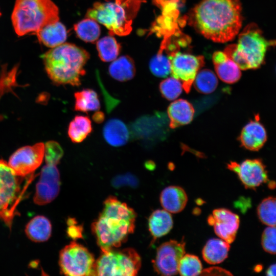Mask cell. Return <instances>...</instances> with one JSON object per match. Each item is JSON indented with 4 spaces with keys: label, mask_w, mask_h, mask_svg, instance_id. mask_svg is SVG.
Instances as JSON below:
<instances>
[{
    "label": "cell",
    "mask_w": 276,
    "mask_h": 276,
    "mask_svg": "<svg viewBox=\"0 0 276 276\" xmlns=\"http://www.w3.org/2000/svg\"><path fill=\"white\" fill-rule=\"evenodd\" d=\"M1 13L0 12V16H1Z\"/></svg>",
    "instance_id": "60d3db41"
},
{
    "label": "cell",
    "mask_w": 276,
    "mask_h": 276,
    "mask_svg": "<svg viewBox=\"0 0 276 276\" xmlns=\"http://www.w3.org/2000/svg\"><path fill=\"white\" fill-rule=\"evenodd\" d=\"M227 168L237 174L246 189H255L267 182L270 183V188L275 186L274 182H268L266 167L260 159H247L240 164L231 162L227 164Z\"/></svg>",
    "instance_id": "4fadbf2b"
},
{
    "label": "cell",
    "mask_w": 276,
    "mask_h": 276,
    "mask_svg": "<svg viewBox=\"0 0 276 276\" xmlns=\"http://www.w3.org/2000/svg\"><path fill=\"white\" fill-rule=\"evenodd\" d=\"M151 73L158 77H166L171 73V63L168 56L165 55L162 51L153 57L149 62Z\"/></svg>",
    "instance_id": "d6a6232c"
},
{
    "label": "cell",
    "mask_w": 276,
    "mask_h": 276,
    "mask_svg": "<svg viewBox=\"0 0 276 276\" xmlns=\"http://www.w3.org/2000/svg\"><path fill=\"white\" fill-rule=\"evenodd\" d=\"M168 57L172 77L181 82L183 88L188 93L197 74L204 64L203 57L180 52H171Z\"/></svg>",
    "instance_id": "30bf717a"
},
{
    "label": "cell",
    "mask_w": 276,
    "mask_h": 276,
    "mask_svg": "<svg viewBox=\"0 0 276 276\" xmlns=\"http://www.w3.org/2000/svg\"><path fill=\"white\" fill-rule=\"evenodd\" d=\"M120 48L116 39L110 36L103 37L97 43L99 56L104 62L115 60L120 53Z\"/></svg>",
    "instance_id": "f1b7e54d"
},
{
    "label": "cell",
    "mask_w": 276,
    "mask_h": 276,
    "mask_svg": "<svg viewBox=\"0 0 276 276\" xmlns=\"http://www.w3.org/2000/svg\"><path fill=\"white\" fill-rule=\"evenodd\" d=\"M52 225L50 220L43 216L38 215L32 218L26 225L25 233L32 241L44 242L51 236Z\"/></svg>",
    "instance_id": "cb8c5ba5"
},
{
    "label": "cell",
    "mask_w": 276,
    "mask_h": 276,
    "mask_svg": "<svg viewBox=\"0 0 276 276\" xmlns=\"http://www.w3.org/2000/svg\"><path fill=\"white\" fill-rule=\"evenodd\" d=\"M276 45V40H267L255 23L247 25L239 34L237 44L226 47L224 52L242 70L256 69L263 63L270 46Z\"/></svg>",
    "instance_id": "277c9868"
},
{
    "label": "cell",
    "mask_w": 276,
    "mask_h": 276,
    "mask_svg": "<svg viewBox=\"0 0 276 276\" xmlns=\"http://www.w3.org/2000/svg\"><path fill=\"white\" fill-rule=\"evenodd\" d=\"M214 226L215 234L229 244L235 240L239 226V216L231 211L219 208L214 210L208 219Z\"/></svg>",
    "instance_id": "9a60e30c"
},
{
    "label": "cell",
    "mask_w": 276,
    "mask_h": 276,
    "mask_svg": "<svg viewBox=\"0 0 276 276\" xmlns=\"http://www.w3.org/2000/svg\"><path fill=\"white\" fill-rule=\"evenodd\" d=\"M257 214L263 224L276 226V197H269L263 199L258 206Z\"/></svg>",
    "instance_id": "4dcf8cb0"
},
{
    "label": "cell",
    "mask_w": 276,
    "mask_h": 276,
    "mask_svg": "<svg viewBox=\"0 0 276 276\" xmlns=\"http://www.w3.org/2000/svg\"><path fill=\"white\" fill-rule=\"evenodd\" d=\"M212 59L216 73L222 81L233 84L240 79L241 69L224 52H215Z\"/></svg>",
    "instance_id": "e0dca14e"
},
{
    "label": "cell",
    "mask_w": 276,
    "mask_h": 276,
    "mask_svg": "<svg viewBox=\"0 0 276 276\" xmlns=\"http://www.w3.org/2000/svg\"><path fill=\"white\" fill-rule=\"evenodd\" d=\"M266 274L269 276H276V264H273L268 267Z\"/></svg>",
    "instance_id": "ab89813d"
},
{
    "label": "cell",
    "mask_w": 276,
    "mask_h": 276,
    "mask_svg": "<svg viewBox=\"0 0 276 276\" xmlns=\"http://www.w3.org/2000/svg\"><path fill=\"white\" fill-rule=\"evenodd\" d=\"M229 244L221 239L213 238L207 241L202 250L204 260L210 264H217L228 256Z\"/></svg>",
    "instance_id": "7402d4cb"
},
{
    "label": "cell",
    "mask_w": 276,
    "mask_h": 276,
    "mask_svg": "<svg viewBox=\"0 0 276 276\" xmlns=\"http://www.w3.org/2000/svg\"><path fill=\"white\" fill-rule=\"evenodd\" d=\"M202 270L201 262L198 257L192 254H185L178 265V273L181 275H200Z\"/></svg>",
    "instance_id": "1f68e13d"
},
{
    "label": "cell",
    "mask_w": 276,
    "mask_h": 276,
    "mask_svg": "<svg viewBox=\"0 0 276 276\" xmlns=\"http://www.w3.org/2000/svg\"><path fill=\"white\" fill-rule=\"evenodd\" d=\"M261 243L265 251L276 254V226H268L264 230Z\"/></svg>",
    "instance_id": "d590c367"
},
{
    "label": "cell",
    "mask_w": 276,
    "mask_h": 276,
    "mask_svg": "<svg viewBox=\"0 0 276 276\" xmlns=\"http://www.w3.org/2000/svg\"><path fill=\"white\" fill-rule=\"evenodd\" d=\"M74 109L77 111L88 112L99 110L101 107L96 91L90 88L83 89L74 94Z\"/></svg>",
    "instance_id": "4316f807"
},
{
    "label": "cell",
    "mask_w": 276,
    "mask_h": 276,
    "mask_svg": "<svg viewBox=\"0 0 276 276\" xmlns=\"http://www.w3.org/2000/svg\"><path fill=\"white\" fill-rule=\"evenodd\" d=\"M162 95L168 100H174L181 94L182 85L177 79L171 77L162 81L159 84Z\"/></svg>",
    "instance_id": "836d02e7"
},
{
    "label": "cell",
    "mask_w": 276,
    "mask_h": 276,
    "mask_svg": "<svg viewBox=\"0 0 276 276\" xmlns=\"http://www.w3.org/2000/svg\"><path fill=\"white\" fill-rule=\"evenodd\" d=\"M74 29L78 36L87 42H94L100 34V28L97 21L88 17L75 24Z\"/></svg>",
    "instance_id": "83f0119b"
},
{
    "label": "cell",
    "mask_w": 276,
    "mask_h": 276,
    "mask_svg": "<svg viewBox=\"0 0 276 276\" xmlns=\"http://www.w3.org/2000/svg\"><path fill=\"white\" fill-rule=\"evenodd\" d=\"M44 157V144L38 143L16 150L10 156L8 164L15 174L21 177L32 174L41 164Z\"/></svg>",
    "instance_id": "7c38bea8"
},
{
    "label": "cell",
    "mask_w": 276,
    "mask_h": 276,
    "mask_svg": "<svg viewBox=\"0 0 276 276\" xmlns=\"http://www.w3.org/2000/svg\"><path fill=\"white\" fill-rule=\"evenodd\" d=\"M68 235L72 238H79L82 235L80 227L74 225V224L70 225L68 229Z\"/></svg>",
    "instance_id": "74e56055"
},
{
    "label": "cell",
    "mask_w": 276,
    "mask_h": 276,
    "mask_svg": "<svg viewBox=\"0 0 276 276\" xmlns=\"http://www.w3.org/2000/svg\"><path fill=\"white\" fill-rule=\"evenodd\" d=\"M95 262L86 247L74 241L65 246L59 255L61 272L66 275H94Z\"/></svg>",
    "instance_id": "9c48e42d"
},
{
    "label": "cell",
    "mask_w": 276,
    "mask_h": 276,
    "mask_svg": "<svg viewBox=\"0 0 276 276\" xmlns=\"http://www.w3.org/2000/svg\"><path fill=\"white\" fill-rule=\"evenodd\" d=\"M159 200L164 210L170 213H177L185 208L188 201V196L181 187L170 186L162 191Z\"/></svg>",
    "instance_id": "d6986e66"
},
{
    "label": "cell",
    "mask_w": 276,
    "mask_h": 276,
    "mask_svg": "<svg viewBox=\"0 0 276 276\" xmlns=\"http://www.w3.org/2000/svg\"><path fill=\"white\" fill-rule=\"evenodd\" d=\"M140 3V0L97 2L87 11L86 16L105 26L110 33L125 36L131 31L132 20Z\"/></svg>",
    "instance_id": "8992f818"
},
{
    "label": "cell",
    "mask_w": 276,
    "mask_h": 276,
    "mask_svg": "<svg viewBox=\"0 0 276 276\" xmlns=\"http://www.w3.org/2000/svg\"><path fill=\"white\" fill-rule=\"evenodd\" d=\"M190 22L205 38L217 42L233 39L242 23L240 0H202L190 15Z\"/></svg>",
    "instance_id": "6da1fadb"
},
{
    "label": "cell",
    "mask_w": 276,
    "mask_h": 276,
    "mask_svg": "<svg viewBox=\"0 0 276 276\" xmlns=\"http://www.w3.org/2000/svg\"><path fill=\"white\" fill-rule=\"evenodd\" d=\"M21 177L15 174L8 163L0 159V219L9 227L16 215Z\"/></svg>",
    "instance_id": "ba28073f"
},
{
    "label": "cell",
    "mask_w": 276,
    "mask_h": 276,
    "mask_svg": "<svg viewBox=\"0 0 276 276\" xmlns=\"http://www.w3.org/2000/svg\"><path fill=\"white\" fill-rule=\"evenodd\" d=\"M183 240H170L162 243L157 249L152 261L155 271L163 275H174L178 273L179 262L185 254Z\"/></svg>",
    "instance_id": "8fae6325"
},
{
    "label": "cell",
    "mask_w": 276,
    "mask_h": 276,
    "mask_svg": "<svg viewBox=\"0 0 276 276\" xmlns=\"http://www.w3.org/2000/svg\"><path fill=\"white\" fill-rule=\"evenodd\" d=\"M200 275H229L232 274L228 270L219 267H211L202 269Z\"/></svg>",
    "instance_id": "8d00e7d4"
},
{
    "label": "cell",
    "mask_w": 276,
    "mask_h": 276,
    "mask_svg": "<svg viewBox=\"0 0 276 276\" xmlns=\"http://www.w3.org/2000/svg\"><path fill=\"white\" fill-rule=\"evenodd\" d=\"M63 155V150L58 142L50 141L44 145V158L46 164L57 165Z\"/></svg>",
    "instance_id": "e575fe53"
},
{
    "label": "cell",
    "mask_w": 276,
    "mask_h": 276,
    "mask_svg": "<svg viewBox=\"0 0 276 276\" xmlns=\"http://www.w3.org/2000/svg\"><path fill=\"white\" fill-rule=\"evenodd\" d=\"M135 72L134 61L128 56H123L116 59L108 68L110 76L120 82L132 79L135 76Z\"/></svg>",
    "instance_id": "d4e9b609"
},
{
    "label": "cell",
    "mask_w": 276,
    "mask_h": 276,
    "mask_svg": "<svg viewBox=\"0 0 276 276\" xmlns=\"http://www.w3.org/2000/svg\"><path fill=\"white\" fill-rule=\"evenodd\" d=\"M193 83L198 92L208 94L216 89L218 81L216 76L212 71L203 69L198 72Z\"/></svg>",
    "instance_id": "f546056e"
},
{
    "label": "cell",
    "mask_w": 276,
    "mask_h": 276,
    "mask_svg": "<svg viewBox=\"0 0 276 276\" xmlns=\"http://www.w3.org/2000/svg\"><path fill=\"white\" fill-rule=\"evenodd\" d=\"M46 72L57 85L79 86L85 74L89 53L74 44L63 43L41 55Z\"/></svg>",
    "instance_id": "3957f363"
},
{
    "label": "cell",
    "mask_w": 276,
    "mask_h": 276,
    "mask_svg": "<svg viewBox=\"0 0 276 276\" xmlns=\"http://www.w3.org/2000/svg\"><path fill=\"white\" fill-rule=\"evenodd\" d=\"M267 139L266 129L257 117L251 120L242 128L238 140L241 145L250 151H258Z\"/></svg>",
    "instance_id": "2e32d148"
},
{
    "label": "cell",
    "mask_w": 276,
    "mask_h": 276,
    "mask_svg": "<svg viewBox=\"0 0 276 276\" xmlns=\"http://www.w3.org/2000/svg\"><path fill=\"white\" fill-rule=\"evenodd\" d=\"M136 214L126 203L110 196L104 202L92 232L102 251L120 247L134 232Z\"/></svg>",
    "instance_id": "7a4b0ae2"
},
{
    "label": "cell",
    "mask_w": 276,
    "mask_h": 276,
    "mask_svg": "<svg viewBox=\"0 0 276 276\" xmlns=\"http://www.w3.org/2000/svg\"><path fill=\"white\" fill-rule=\"evenodd\" d=\"M93 120L96 123H101L105 119V115L103 112L98 111L93 114Z\"/></svg>",
    "instance_id": "f35d334b"
},
{
    "label": "cell",
    "mask_w": 276,
    "mask_h": 276,
    "mask_svg": "<svg viewBox=\"0 0 276 276\" xmlns=\"http://www.w3.org/2000/svg\"><path fill=\"white\" fill-rule=\"evenodd\" d=\"M103 135L109 145L117 147L127 144L130 137V133L123 121L118 119H111L103 127Z\"/></svg>",
    "instance_id": "ffe728a7"
},
{
    "label": "cell",
    "mask_w": 276,
    "mask_h": 276,
    "mask_svg": "<svg viewBox=\"0 0 276 276\" xmlns=\"http://www.w3.org/2000/svg\"><path fill=\"white\" fill-rule=\"evenodd\" d=\"M169 126L174 129L190 123L193 120L195 110L187 100L178 99L172 102L168 107Z\"/></svg>",
    "instance_id": "ac0fdd59"
},
{
    "label": "cell",
    "mask_w": 276,
    "mask_h": 276,
    "mask_svg": "<svg viewBox=\"0 0 276 276\" xmlns=\"http://www.w3.org/2000/svg\"><path fill=\"white\" fill-rule=\"evenodd\" d=\"M59 21V11L51 0H16L12 14L18 36L35 34L44 26Z\"/></svg>",
    "instance_id": "5b68a950"
},
{
    "label": "cell",
    "mask_w": 276,
    "mask_h": 276,
    "mask_svg": "<svg viewBox=\"0 0 276 276\" xmlns=\"http://www.w3.org/2000/svg\"><path fill=\"white\" fill-rule=\"evenodd\" d=\"M33 197L35 203L42 205L52 201L60 190V174L56 165L46 164L42 168Z\"/></svg>",
    "instance_id": "5bb4252c"
},
{
    "label": "cell",
    "mask_w": 276,
    "mask_h": 276,
    "mask_svg": "<svg viewBox=\"0 0 276 276\" xmlns=\"http://www.w3.org/2000/svg\"><path fill=\"white\" fill-rule=\"evenodd\" d=\"M102 252L95 262L94 275L133 276L141 268V257L132 248Z\"/></svg>",
    "instance_id": "52a82bcc"
},
{
    "label": "cell",
    "mask_w": 276,
    "mask_h": 276,
    "mask_svg": "<svg viewBox=\"0 0 276 276\" xmlns=\"http://www.w3.org/2000/svg\"><path fill=\"white\" fill-rule=\"evenodd\" d=\"M35 34L40 42L52 48L63 43L67 37L65 26L59 21L44 26Z\"/></svg>",
    "instance_id": "44dd1931"
},
{
    "label": "cell",
    "mask_w": 276,
    "mask_h": 276,
    "mask_svg": "<svg viewBox=\"0 0 276 276\" xmlns=\"http://www.w3.org/2000/svg\"><path fill=\"white\" fill-rule=\"evenodd\" d=\"M93 130L90 119L81 115H77L70 122L68 126L67 134L74 143L83 142Z\"/></svg>",
    "instance_id": "484cf974"
},
{
    "label": "cell",
    "mask_w": 276,
    "mask_h": 276,
    "mask_svg": "<svg viewBox=\"0 0 276 276\" xmlns=\"http://www.w3.org/2000/svg\"><path fill=\"white\" fill-rule=\"evenodd\" d=\"M173 224L170 213L164 209L154 211L148 219L149 230L154 239L167 234L172 229Z\"/></svg>",
    "instance_id": "603a6c76"
}]
</instances>
